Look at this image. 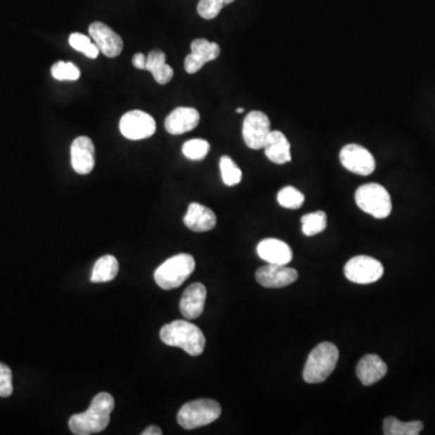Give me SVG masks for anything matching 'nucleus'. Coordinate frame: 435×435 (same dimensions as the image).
<instances>
[{
    "label": "nucleus",
    "instance_id": "nucleus-14",
    "mask_svg": "<svg viewBox=\"0 0 435 435\" xmlns=\"http://www.w3.org/2000/svg\"><path fill=\"white\" fill-rule=\"evenodd\" d=\"M70 163L77 175H89L94 167V145L91 138L77 137L70 146Z\"/></svg>",
    "mask_w": 435,
    "mask_h": 435
},
{
    "label": "nucleus",
    "instance_id": "nucleus-22",
    "mask_svg": "<svg viewBox=\"0 0 435 435\" xmlns=\"http://www.w3.org/2000/svg\"><path fill=\"white\" fill-rule=\"evenodd\" d=\"M118 273H119V261L115 256H101L94 264L91 282L92 283L111 282L118 276Z\"/></svg>",
    "mask_w": 435,
    "mask_h": 435
},
{
    "label": "nucleus",
    "instance_id": "nucleus-4",
    "mask_svg": "<svg viewBox=\"0 0 435 435\" xmlns=\"http://www.w3.org/2000/svg\"><path fill=\"white\" fill-rule=\"evenodd\" d=\"M222 415V406L213 399H197L182 406L177 421L184 429H196L217 421Z\"/></svg>",
    "mask_w": 435,
    "mask_h": 435
},
{
    "label": "nucleus",
    "instance_id": "nucleus-15",
    "mask_svg": "<svg viewBox=\"0 0 435 435\" xmlns=\"http://www.w3.org/2000/svg\"><path fill=\"white\" fill-rule=\"evenodd\" d=\"M200 124V113L195 108L179 107L172 111L165 120V128L168 133L178 136L190 132Z\"/></svg>",
    "mask_w": 435,
    "mask_h": 435
},
{
    "label": "nucleus",
    "instance_id": "nucleus-25",
    "mask_svg": "<svg viewBox=\"0 0 435 435\" xmlns=\"http://www.w3.org/2000/svg\"><path fill=\"white\" fill-rule=\"evenodd\" d=\"M69 45L77 50L82 52L86 57H89L91 60H96L99 55V49L97 45L91 40L90 37L82 34V33H72L69 37Z\"/></svg>",
    "mask_w": 435,
    "mask_h": 435
},
{
    "label": "nucleus",
    "instance_id": "nucleus-3",
    "mask_svg": "<svg viewBox=\"0 0 435 435\" xmlns=\"http://www.w3.org/2000/svg\"><path fill=\"white\" fill-rule=\"evenodd\" d=\"M339 350L332 342H322L316 346L303 367V380L308 384L324 382L333 374L339 362Z\"/></svg>",
    "mask_w": 435,
    "mask_h": 435
},
{
    "label": "nucleus",
    "instance_id": "nucleus-27",
    "mask_svg": "<svg viewBox=\"0 0 435 435\" xmlns=\"http://www.w3.org/2000/svg\"><path fill=\"white\" fill-rule=\"evenodd\" d=\"M210 149V145L208 141L205 139H191V141H185L182 148L183 154L185 155V158L192 161H201L207 156Z\"/></svg>",
    "mask_w": 435,
    "mask_h": 435
},
{
    "label": "nucleus",
    "instance_id": "nucleus-23",
    "mask_svg": "<svg viewBox=\"0 0 435 435\" xmlns=\"http://www.w3.org/2000/svg\"><path fill=\"white\" fill-rule=\"evenodd\" d=\"M423 429L421 421L401 422L396 417L384 418V434L386 435H418Z\"/></svg>",
    "mask_w": 435,
    "mask_h": 435
},
{
    "label": "nucleus",
    "instance_id": "nucleus-13",
    "mask_svg": "<svg viewBox=\"0 0 435 435\" xmlns=\"http://www.w3.org/2000/svg\"><path fill=\"white\" fill-rule=\"evenodd\" d=\"M298 277V271L286 265H266L256 273V281L265 288H284L293 284Z\"/></svg>",
    "mask_w": 435,
    "mask_h": 435
},
{
    "label": "nucleus",
    "instance_id": "nucleus-19",
    "mask_svg": "<svg viewBox=\"0 0 435 435\" xmlns=\"http://www.w3.org/2000/svg\"><path fill=\"white\" fill-rule=\"evenodd\" d=\"M184 224L195 232L210 231L217 225V217L212 209L201 203H190L184 217Z\"/></svg>",
    "mask_w": 435,
    "mask_h": 435
},
{
    "label": "nucleus",
    "instance_id": "nucleus-8",
    "mask_svg": "<svg viewBox=\"0 0 435 435\" xmlns=\"http://www.w3.org/2000/svg\"><path fill=\"white\" fill-rule=\"evenodd\" d=\"M120 132L130 141L146 139L156 132V122L153 116L141 111H131L120 120Z\"/></svg>",
    "mask_w": 435,
    "mask_h": 435
},
{
    "label": "nucleus",
    "instance_id": "nucleus-18",
    "mask_svg": "<svg viewBox=\"0 0 435 435\" xmlns=\"http://www.w3.org/2000/svg\"><path fill=\"white\" fill-rule=\"evenodd\" d=\"M387 372V364L377 354L364 355L357 365V376L364 386H372L382 380Z\"/></svg>",
    "mask_w": 435,
    "mask_h": 435
},
{
    "label": "nucleus",
    "instance_id": "nucleus-31",
    "mask_svg": "<svg viewBox=\"0 0 435 435\" xmlns=\"http://www.w3.org/2000/svg\"><path fill=\"white\" fill-rule=\"evenodd\" d=\"M13 392V372L6 364L0 362V397L9 398Z\"/></svg>",
    "mask_w": 435,
    "mask_h": 435
},
{
    "label": "nucleus",
    "instance_id": "nucleus-5",
    "mask_svg": "<svg viewBox=\"0 0 435 435\" xmlns=\"http://www.w3.org/2000/svg\"><path fill=\"white\" fill-rule=\"evenodd\" d=\"M195 271V259L190 254L172 256L155 271V282L165 290L175 289L182 286Z\"/></svg>",
    "mask_w": 435,
    "mask_h": 435
},
{
    "label": "nucleus",
    "instance_id": "nucleus-2",
    "mask_svg": "<svg viewBox=\"0 0 435 435\" xmlns=\"http://www.w3.org/2000/svg\"><path fill=\"white\" fill-rule=\"evenodd\" d=\"M160 339L165 345L179 347L194 357L205 351L206 337L202 330L187 320H175L163 325L160 330Z\"/></svg>",
    "mask_w": 435,
    "mask_h": 435
},
{
    "label": "nucleus",
    "instance_id": "nucleus-33",
    "mask_svg": "<svg viewBox=\"0 0 435 435\" xmlns=\"http://www.w3.org/2000/svg\"><path fill=\"white\" fill-rule=\"evenodd\" d=\"M141 434L143 435H161L163 434V431H161V428L158 426H149L145 428L144 431H141Z\"/></svg>",
    "mask_w": 435,
    "mask_h": 435
},
{
    "label": "nucleus",
    "instance_id": "nucleus-29",
    "mask_svg": "<svg viewBox=\"0 0 435 435\" xmlns=\"http://www.w3.org/2000/svg\"><path fill=\"white\" fill-rule=\"evenodd\" d=\"M277 201L278 203L284 208L298 209L303 205L305 196L303 192L299 191L294 187H286L278 192Z\"/></svg>",
    "mask_w": 435,
    "mask_h": 435
},
{
    "label": "nucleus",
    "instance_id": "nucleus-20",
    "mask_svg": "<svg viewBox=\"0 0 435 435\" xmlns=\"http://www.w3.org/2000/svg\"><path fill=\"white\" fill-rule=\"evenodd\" d=\"M263 149L271 163L284 165L291 161L290 143L281 131H271Z\"/></svg>",
    "mask_w": 435,
    "mask_h": 435
},
{
    "label": "nucleus",
    "instance_id": "nucleus-10",
    "mask_svg": "<svg viewBox=\"0 0 435 435\" xmlns=\"http://www.w3.org/2000/svg\"><path fill=\"white\" fill-rule=\"evenodd\" d=\"M340 161L354 175H370L375 171V158L369 150L358 144L345 145L340 151Z\"/></svg>",
    "mask_w": 435,
    "mask_h": 435
},
{
    "label": "nucleus",
    "instance_id": "nucleus-6",
    "mask_svg": "<svg viewBox=\"0 0 435 435\" xmlns=\"http://www.w3.org/2000/svg\"><path fill=\"white\" fill-rule=\"evenodd\" d=\"M354 198L362 212L370 214L376 219H384L392 213V200L389 192L380 184H364L357 189Z\"/></svg>",
    "mask_w": 435,
    "mask_h": 435
},
{
    "label": "nucleus",
    "instance_id": "nucleus-1",
    "mask_svg": "<svg viewBox=\"0 0 435 435\" xmlns=\"http://www.w3.org/2000/svg\"><path fill=\"white\" fill-rule=\"evenodd\" d=\"M114 406L115 401L111 394L99 393L85 412L72 415L69 418V429L75 435H90L104 431L109 424Z\"/></svg>",
    "mask_w": 435,
    "mask_h": 435
},
{
    "label": "nucleus",
    "instance_id": "nucleus-16",
    "mask_svg": "<svg viewBox=\"0 0 435 435\" xmlns=\"http://www.w3.org/2000/svg\"><path fill=\"white\" fill-rule=\"evenodd\" d=\"M207 289L202 283L189 286L180 299V312L187 320H196L205 310Z\"/></svg>",
    "mask_w": 435,
    "mask_h": 435
},
{
    "label": "nucleus",
    "instance_id": "nucleus-30",
    "mask_svg": "<svg viewBox=\"0 0 435 435\" xmlns=\"http://www.w3.org/2000/svg\"><path fill=\"white\" fill-rule=\"evenodd\" d=\"M224 6V0H200L197 5V13L205 20H213Z\"/></svg>",
    "mask_w": 435,
    "mask_h": 435
},
{
    "label": "nucleus",
    "instance_id": "nucleus-26",
    "mask_svg": "<svg viewBox=\"0 0 435 435\" xmlns=\"http://www.w3.org/2000/svg\"><path fill=\"white\" fill-rule=\"evenodd\" d=\"M220 173H222V182L227 187H235L242 180V171L236 165L235 161L229 156H222L220 158Z\"/></svg>",
    "mask_w": 435,
    "mask_h": 435
},
{
    "label": "nucleus",
    "instance_id": "nucleus-21",
    "mask_svg": "<svg viewBox=\"0 0 435 435\" xmlns=\"http://www.w3.org/2000/svg\"><path fill=\"white\" fill-rule=\"evenodd\" d=\"M145 70L151 72L155 82L160 85H166L171 82L175 72L171 65L166 63V55L161 50H153L146 56V67Z\"/></svg>",
    "mask_w": 435,
    "mask_h": 435
},
{
    "label": "nucleus",
    "instance_id": "nucleus-24",
    "mask_svg": "<svg viewBox=\"0 0 435 435\" xmlns=\"http://www.w3.org/2000/svg\"><path fill=\"white\" fill-rule=\"evenodd\" d=\"M301 224H303V235L308 236V237L318 235L327 227V214L323 210L305 214L301 218Z\"/></svg>",
    "mask_w": 435,
    "mask_h": 435
},
{
    "label": "nucleus",
    "instance_id": "nucleus-34",
    "mask_svg": "<svg viewBox=\"0 0 435 435\" xmlns=\"http://www.w3.org/2000/svg\"><path fill=\"white\" fill-rule=\"evenodd\" d=\"M235 0H224V5L232 4Z\"/></svg>",
    "mask_w": 435,
    "mask_h": 435
},
{
    "label": "nucleus",
    "instance_id": "nucleus-35",
    "mask_svg": "<svg viewBox=\"0 0 435 435\" xmlns=\"http://www.w3.org/2000/svg\"><path fill=\"white\" fill-rule=\"evenodd\" d=\"M244 108H237V111H236V113H239V114H241V113H244Z\"/></svg>",
    "mask_w": 435,
    "mask_h": 435
},
{
    "label": "nucleus",
    "instance_id": "nucleus-9",
    "mask_svg": "<svg viewBox=\"0 0 435 435\" xmlns=\"http://www.w3.org/2000/svg\"><path fill=\"white\" fill-rule=\"evenodd\" d=\"M271 132L269 116L259 111H253L246 116L242 127L244 143L251 149L264 148L265 141Z\"/></svg>",
    "mask_w": 435,
    "mask_h": 435
},
{
    "label": "nucleus",
    "instance_id": "nucleus-32",
    "mask_svg": "<svg viewBox=\"0 0 435 435\" xmlns=\"http://www.w3.org/2000/svg\"><path fill=\"white\" fill-rule=\"evenodd\" d=\"M132 63L136 68L145 70V67H146V56L144 53H141V52H138V53L133 56Z\"/></svg>",
    "mask_w": 435,
    "mask_h": 435
},
{
    "label": "nucleus",
    "instance_id": "nucleus-7",
    "mask_svg": "<svg viewBox=\"0 0 435 435\" xmlns=\"http://www.w3.org/2000/svg\"><path fill=\"white\" fill-rule=\"evenodd\" d=\"M345 276L357 284H370L384 276V266L372 256H357L345 265Z\"/></svg>",
    "mask_w": 435,
    "mask_h": 435
},
{
    "label": "nucleus",
    "instance_id": "nucleus-28",
    "mask_svg": "<svg viewBox=\"0 0 435 435\" xmlns=\"http://www.w3.org/2000/svg\"><path fill=\"white\" fill-rule=\"evenodd\" d=\"M51 75L58 82H75L80 77V69L72 62L58 61L51 67Z\"/></svg>",
    "mask_w": 435,
    "mask_h": 435
},
{
    "label": "nucleus",
    "instance_id": "nucleus-12",
    "mask_svg": "<svg viewBox=\"0 0 435 435\" xmlns=\"http://www.w3.org/2000/svg\"><path fill=\"white\" fill-rule=\"evenodd\" d=\"M191 53L185 57L184 67L189 74L198 72L206 63L217 60L220 55V46L207 39H195L190 45Z\"/></svg>",
    "mask_w": 435,
    "mask_h": 435
},
{
    "label": "nucleus",
    "instance_id": "nucleus-11",
    "mask_svg": "<svg viewBox=\"0 0 435 435\" xmlns=\"http://www.w3.org/2000/svg\"><path fill=\"white\" fill-rule=\"evenodd\" d=\"M89 33L103 55L114 58L122 52L124 49L122 39L106 23L92 22L89 27Z\"/></svg>",
    "mask_w": 435,
    "mask_h": 435
},
{
    "label": "nucleus",
    "instance_id": "nucleus-17",
    "mask_svg": "<svg viewBox=\"0 0 435 435\" xmlns=\"http://www.w3.org/2000/svg\"><path fill=\"white\" fill-rule=\"evenodd\" d=\"M258 256L267 264L288 265L293 260V251L289 244L277 239H265L256 247Z\"/></svg>",
    "mask_w": 435,
    "mask_h": 435
}]
</instances>
